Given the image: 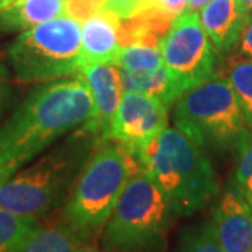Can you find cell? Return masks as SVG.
Masks as SVG:
<instances>
[{"mask_svg": "<svg viewBox=\"0 0 252 252\" xmlns=\"http://www.w3.org/2000/svg\"><path fill=\"white\" fill-rule=\"evenodd\" d=\"M79 73L94 101V114L90 121L101 132L102 140H108L112 119L125 93L121 69L114 63H99L83 66Z\"/></svg>", "mask_w": 252, "mask_h": 252, "instance_id": "11", "label": "cell"}, {"mask_svg": "<svg viewBox=\"0 0 252 252\" xmlns=\"http://www.w3.org/2000/svg\"><path fill=\"white\" fill-rule=\"evenodd\" d=\"M174 124L203 150H238L251 133L234 90L223 74L184 91L174 102Z\"/></svg>", "mask_w": 252, "mask_h": 252, "instance_id": "6", "label": "cell"}, {"mask_svg": "<svg viewBox=\"0 0 252 252\" xmlns=\"http://www.w3.org/2000/svg\"><path fill=\"white\" fill-rule=\"evenodd\" d=\"M81 23L62 16L23 31L7 49L21 83L64 79L80 70Z\"/></svg>", "mask_w": 252, "mask_h": 252, "instance_id": "7", "label": "cell"}, {"mask_svg": "<svg viewBox=\"0 0 252 252\" xmlns=\"http://www.w3.org/2000/svg\"><path fill=\"white\" fill-rule=\"evenodd\" d=\"M101 9H104V0H66V16L80 23Z\"/></svg>", "mask_w": 252, "mask_h": 252, "instance_id": "22", "label": "cell"}, {"mask_svg": "<svg viewBox=\"0 0 252 252\" xmlns=\"http://www.w3.org/2000/svg\"><path fill=\"white\" fill-rule=\"evenodd\" d=\"M177 252H224L217 241L212 221L184 230Z\"/></svg>", "mask_w": 252, "mask_h": 252, "instance_id": "20", "label": "cell"}, {"mask_svg": "<svg viewBox=\"0 0 252 252\" xmlns=\"http://www.w3.org/2000/svg\"><path fill=\"white\" fill-rule=\"evenodd\" d=\"M241 1H243L244 4H245V6H247L248 9L252 10V0H241Z\"/></svg>", "mask_w": 252, "mask_h": 252, "instance_id": "30", "label": "cell"}, {"mask_svg": "<svg viewBox=\"0 0 252 252\" xmlns=\"http://www.w3.org/2000/svg\"><path fill=\"white\" fill-rule=\"evenodd\" d=\"M189 0H147L146 9L161 11L172 18H177L182 13L188 11Z\"/></svg>", "mask_w": 252, "mask_h": 252, "instance_id": "24", "label": "cell"}, {"mask_svg": "<svg viewBox=\"0 0 252 252\" xmlns=\"http://www.w3.org/2000/svg\"><path fill=\"white\" fill-rule=\"evenodd\" d=\"M122 72L146 73L164 66L161 45L135 42L121 46L115 63Z\"/></svg>", "mask_w": 252, "mask_h": 252, "instance_id": "18", "label": "cell"}, {"mask_svg": "<svg viewBox=\"0 0 252 252\" xmlns=\"http://www.w3.org/2000/svg\"><path fill=\"white\" fill-rule=\"evenodd\" d=\"M11 99V87L9 83V73L0 62V117L7 109Z\"/></svg>", "mask_w": 252, "mask_h": 252, "instance_id": "25", "label": "cell"}, {"mask_svg": "<svg viewBox=\"0 0 252 252\" xmlns=\"http://www.w3.org/2000/svg\"><path fill=\"white\" fill-rule=\"evenodd\" d=\"M137 170L135 157L122 144L102 140L64 202L61 223L81 243H94L102 234L126 182Z\"/></svg>", "mask_w": 252, "mask_h": 252, "instance_id": "4", "label": "cell"}, {"mask_svg": "<svg viewBox=\"0 0 252 252\" xmlns=\"http://www.w3.org/2000/svg\"><path fill=\"white\" fill-rule=\"evenodd\" d=\"M121 73L124 91L140 93L158 98L168 108L181 95V91L164 66L146 73H127L122 70Z\"/></svg>", "mask_w": 252, "mask_h": 252, "instance_id": "15", "label": "cell"}, {"mask_svg": "<svg viewBox=\"0 0 252 252\" xmlns=\"http://www.w3.org/2000/svg\"><path fill=\"white\" fill-rule=\"evenodd\" d=\"M161 55L181 94L215 76L216 48L196 11H185L172 21L161 41Z\"/></svg>", "mask_w": 252, "mask_h": 252, "instance_id": "8", "label": "cell"}, {"mask_svg": "<svg viewBox=\"0 0 252 252\" xmlns=\"http://www.w3.org/2000/svg\"><path fill=\"white\" fill-rule=\"evenodd\" d=\"M76 252H105L104 250H99L98 247L94 243H83L80 247L77 248Z\"/></svg>", "mask_w": 252, "mask_h": 252, "instance_id": "27", "label": "cell"}, {"mask_svg": "<svg viewBox=\"0 0 252 252\" xmlns=\"http://www.w3.org/2000/svg\"><path fill=\"white\" fill-rule=\"evenodd\" d=\"M147 0H104V9L112 11L121 18H130L143 11Z\"/></svg>", "mask_w": 252, "mask_h": 252, "instance_id": "23", "label": "cell"}, {"mask_svg": "<svg viewBox=\"0 0 252 252\" xmlns=\"http://www.w3.org/2000/svg\"><path fill=\"white\" fill-rule=\"evenodd\" d=\"M238 51L243 56L252 59V10L238 39Z\"/></svg>", "mask_w": 252, "mask_h": 252, "instance_id": "26", "label": "cell"}, {"mask_svg": "<svg viewBox=\"0 0 252 252\" xmlns=\"http://www.w3.org/2000/svg\"><path fill=\"white\" fill-rule=\"evenodd\" d=\"M39 225L35 217L17 215L0 207V252H17L24 240Z\"/></svg>", "mask_w": 252, "mask_h": 252, "instance_id": "19", "label": "cell"}, {"mask_svg": "<svg viewBox=\"0 0 252 252\" xmlns=\"http://www.w3.org/2000/svg\"><path fill=\"white\" fill-rule=\"evenodd\" d=\"M212 224L224 252H252V209L233 178L217 202Z\"/></svg>", "mask_w": 252, "mask_h": 252, "instance_id": "10", "label": "cell"}, {"mask_svg": "<svg viewBox=\"0 0 252 252\" xmlns=\"http://www.w3.org/2000/svg\"><path fill=\"white\" fill-rule=\"evenodd\" d=\"M171 203L140 168L126 182L101 234L105 252H162L174 217Z\"/></svg>", "mask_w": 252, "mask_h": 252, "instance_id": "5", "label": "cell"}, {"mask_svg": "<svg viewBox=\"0 0 252 252\" xmlns=\"http://www.w3.org/2000/svg\"><path fill=\"white\" fill-rule=\"evenodd\" d=\"M122 18L101 9L81 23L80 69L87 64L115 63L121 49Z\"/></svg>", "mask_w": 252, "mask_h": 252, "instance_id": "12", "label": "cell"}, {"mask_svg": "<svg viewBox=\"0 0 252 252\" xmlns=\"http://www.w3.org/2000/svg\"><path fill=\"white\" fill-rule=\"evenodd\" d=\"M102 142L90 119L48 153L0 185V207L31 217H45L67 200L83 167Z\"/></svg>", "mask_w": 252, "mask_h": 252, "instance_id": "2", "label": "cell"}, {"mask_svg": "<svg viewBox=\"0 0 252 252\" xmlns=\"http://www.w3.org/2000/svg\"><path fill=\"white\" fill-rule=\"evenodd\" d=\"M168 109L158 98L125 91L112 119L108 140L122 144L135 156L167 127Z\"/></svg>", "mask_w": 252, "mask_h": 252, "instance_id": "9", "label": "cell"}, {"mask_svg": "<svg viewBox=\"0 0 252 252\" xmlns=\"http://www.w3.org/2000/svg\"><path fill=\"white\" fill-rule=\"evenodd\" d=\"M237 153L238 161L233 180L252 209V132L240 146Z\"/></svg>", "mask_w": 252, "mask_h": 252, "instance_id": "21", "label": "cell"}, {"mask_svg": "<svg viewBox=\"0 0 252 252\" xmlns=\"http://www.w3.org/2000/svg\"><path fill=\"white\" fill-rule=\"evenodd\" d=\"M250 11L241 0H210L200 9V23L217 52H230L238 44Z\"/></svg>", "mask_w": 252, "mask_h": 252, "instance_id": "13", "label": "cell"}, {"mask_svg": "<svg viewBox=\"0 0 252 252\" xmlns=\"http://www.w3.org/2000/svg\"><path fill=\"white\" fill-rule=\"evenodd\" d=\"M93 114L94 101L81 77L36 86L0 126V185Z\"/></svg>", "mask_w": 252, "mask_h": 252, "instance_id": "1", "label": "cell"}, {"mask_svg": "<svg viewBox=\"0 0 252 252\" xmlns=\"http://www.w3.org/2000/svg\"><path fill=\"white\" fill-rule=\"evenodd\" d=\"M83 244L62 223L39 225L28 235L17 252H76Z\"/></svg>", "mask_w": 252, "mask_h": 252, "instance_id": "16", "label": "cell"}, {"mask_svg": "<svg viewBox=\"0 0 252 252\" xmlns=\"http://www.w3.org/2000/svg\"><path fill=\"white\" fill-rule=\"evenodd\" d=\"M16 1H18V0H0V10L9 7L11 4H14Z\"/></svg>", "mask_w": 252, "mask_h": 252, "instance_id": "29", "label": "cell"}, {"mask_svg": "<svg viewBox=\"0 0 252 252\" xmlns=\"http://www.w3.org/2000/svg\"><path fill=\"white\" fill-rule=\"evenodd\" d=\"M133 157L139 168L161 189L177 216H192L219 192L206 152L178 129L165 127Z\"/></svg>", "mask_w": 252, "mask_h": 252, "instance_id": "3", "label": "cell"}, {"mask_svg": "<svg viewBox=\"0 0 252 252\" xmlns=\"http://www.w3.org/2000/svg\"><path fill=\"white\" fill-rule=\"evenodd\" d=\"M209 1L210 0H189L188 11H198V10L202 9Z\"/></svg>", "mask_w": 252, "mask_h": 252, "instance_id": "28", "label": "cell"}, {"mask_svg": "<svg viewBox=\"0 0 252 252\" xmlns=\"http://www.w3.org/2000/svg\"><path fill=\"white\" fill-rule=\"evenodd\" d=\"M66 16V0H18L0 10V30L27 31L45 21Z\"/></svg>", "mask_w": 252, "mask_h": 252, "instance_id": "14", "label": "cell"}, {"mask_svg": "<svg viewBox=\"0 0 252 252\" xmlns=\"http://www.w3.org/2000/svg\"><path fill=\"white\" fill-rule=\"evenodd\" d=\"M221 74L233 87L245 121L252 129V59L245 56L230 58Z\"/></svg>", "mask_w": 252, "mask_h": 252, "instance_id": "17", "label": "cell"}]
</instances>
